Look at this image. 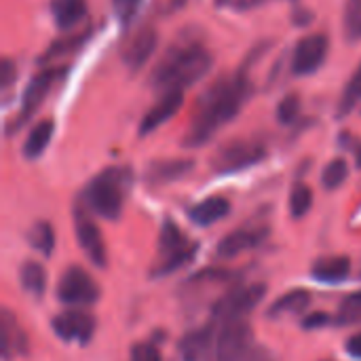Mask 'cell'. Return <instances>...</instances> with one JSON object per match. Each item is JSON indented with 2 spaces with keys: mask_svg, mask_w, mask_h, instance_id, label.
<instances>
[{
  "mask_svg": "<svg viewBox=\"0 0 361 361\" xmlns=\"http://www.w3.org/2000/svg\"><path fill=\"white\" fill-rule=\"evenodd\" d=\"M195 167V161L190 159H167V161H157L148 165L146 169V180L150 184H169L176 180H182L188 176Z\"/></svg>",
  "mask_w": 361,
  "mask_h": 361,
  "instance_id": "e0dca14e",
  "label": "cell"
},
{
  "mask_svg": "<svg viewBox=\"0 0 361 361\" xmlns=\"http://www.w3.org/2000/svg\"><path fill=\"white\" fill-rule=\"evenodd\" d=\"M159 264L152 269L154 277H165L178 269H182L184 264H188L192 260V256L197 254V245L190 243L186 239V235L180 231V226L171 220H167L161 228V237H159Z\"/></svg>",
  "mask_w": 361,
  "mask_h": 361,
  "instance_id": "277c9868",
  "label": "cell"
},
{
  "mask_svg": "<svg viewBox=\"0 0 361 361\" xmlns=\"http://www.w3.org/2000/svg\"><path fill=\"white\" fill-rule=\"evenodd\" d=\"M53 76H55V74H53L51 70H42V72H38V74L27 82V87H25V91H23V97H21L19 121L15 123V127H19L25 118H30V116L40 108V104L44 102L49 89H51V85H53Z\"/></svg>",
  "mask_w": 361,
  "mask_h": 361,
  "instance_id": "2e32d148",
  "label": "cell"
},
{
  "mask_svg": "<svg viewBox=\"0 0 361 361\" xmlns=\"http://www.w3.org/2000/svg\"><path fill=\"white\" fill-rule=\"evenodd\" d=\"M361 102V61L360 66L355 68V72L351 74L345 91H343V97L338 102V118H345L349 112L355 110V106Z\"/></svg>",
  "mask_w": 361,
  "mask_h": 361,
  "instance_id": "d4e9b609",
  "label": "cell"
},
{
  "mask_svg": "<svg viewBox=\"0 0 361 361\" xmlns=\"http://www.w3.org/2000/svg\"><path fill=\"white\" fill-rule=\"evenodd\" d=\"M345 349H347V353H349L351 357H355V360H361V332H360V334H353V336H351V338L347 341Z\"/></svg>",
  "mask_w": 361,
  "mask_h": 361,
  "instance_id": "8d00e7d4",
  "label": "cell"
},
{
  "mask_svg": "<svg viewBox=\"0 0 361 361\" xmlns=\"http://www.w3.org/2000/svg\"><path fill=\"white\" fill-rule=\"evenodd\" d=\"M182 104H184V91L182 89L163 91V97L144 114V118L140 123V135H148V133L157 131L161 125H165L167 121H171L180 112Z\"/></svg>",
  "mask_w": 361,
  "mask_h": 361,
  "instance_id": "7c38bea8",
  "label": "cell"
},
{
  "mask_svg": "<svg viewBox=\"0 0 361 361\" xmlns=\"http://www.w3.org/2000/svg\"><path fill=\"white\" fill-rule=\"evenodd\" d=\"M51 13L59 30H70L82 21L87 13V0H53Z\"/></svg>",
  "mask_w": 361,
  "mask_h": 361,
  "instance_id": "603a6c76",
  "label": "cell"
},
{
  "mask_svg": "<svg viewBox=\"0 0 361 361\" xmlns=\"http://www.w3.org/2000/svg\"><path fill=\"white\" fill-rule=\"evenodd\" d=\"M313 207V190L307 184H296L290 192V214L292 218H305Z\"/></svg>",
  "mask_w": 361,
  "mask_h": 361,
  "instance_id": "83f0119b",
  "label": "cell"
},
{
  "mask_svg": "<svg viewBox=\"0 0 361 361\" xmlns=\"http://www.w3.org/2000/svg\"><path fill=\"white\" fill-rule=\"evenodd\" d=\"M267 148L258 142H245V140H235L218 150V154L212 161V167L220 176L237 173L243 169H250L264 161Z\"/></svg>",
  "mask_w": 361,
  "mask_h": 361,
  "instance_id": "8992f818",
  "label": "cell"
},
{
  "mask_svg": "<svg viewBox=\"0 0 361 361\" xmlns=\"http://www.w3.org/2000/svg\"><path fill=\"white\" fill-rule=\"evenodd\" d=\"M19 279H21V286L27 294L40 298L47 290V271L42 264L30 260L21 267V273H19Z\"/></svg>",
  "mask_w": 361,
  "mask_h": 361,
  "instance_id": "cb8c5ba5",
  "label": "cell"
},
{
  "mask_svg": "<svg viewBox=\"0 0 361 361\" xmlns=\"http://www.w3.org/2000/svg\"><path fill=\"white\" fill-rule=\"evenodd\" d=\"M51 328L57 334V338L66 343L87 345L95 334V317L82 309H72V311H63L55 315L51 322Z\"/></svg>",
  "mask_w": 361,
  "mask_h": 361,
  "instance_id": "8fae6325",
  "label": "cell"
},
{
  "mask_svg": "<svg viewBox=\"0 0 361 361\" xmlns=\"http://www.w3.org/2000/svg\"><path fill=\"white\" fill-rule=\"evenodd\" d=\"M231 214V201L226 197H207L190 207L188 218L197 226H212Z\"/></svg>",
  "mask_w": 361,
  "mask_h": 361,
  "instance_id": "ac0fdd59",
  "label": "cell"
},
{
  "mask_svg": "<svg viewBox=\"0 0 361 361\" xmlns=\"http://www.w3.org/2000/svg\"><path fill=\"white\" fill-rule=\"evenodd\" d=\"M328 51H330V40L326 34H309L300 38L292 53V72L296 76L315 74L326 63Z\"/></svg>",
  "mask_w": 361,
  "mask_h": 361,
  "instance_id": "30bf717a",
  "label": "cell"
},
{
  "mask_svg": "<svg viewBox=\"0 0 361 361\" xmlns=\"http://www.w3.org/2000/svg\"><path fill=\"white\" fill-rule=\"evenodd\" d=\"M0 332H2V357L8 361L15 353H25V336L17 324V319L11 315V311H2L0 319Z\"/></svg>",
  "mask_w": 361,
  "mask_h": 361,
  "instance_id": "ffe728a7",
  "label": "cell"
},
{
  "mask_svg": "<svg viewBox=\"0 0 361 361\" xmlns=\"http://www.w3.org/2000/svg\"><path fill=\"white\" fill-rule=\"evenodd\" d=\"M347 178H349V165L345 159H332L322 171V184L326 190L341 188L347 182Z\"/></svg>",
  "mask_w": 361,
  "mask_h": 361,
  "instance_id": "4316f807",
  "label": "cell"
},
{
  "mask_svg": "<svg viewBox=\"0 0 361 361\" xmlns=\"http://www.w3.org/2000/svg\"><path fill=\"white\" fill-rule=\"evenodd\" d=\"M345 27L349 38H360L361 34V0H347L345 4Z\"/></svg>",
  "mask_w": 361,
  "mask_h": 361,
  "instance_id": "f546056e",
  "label": "cell"
},
{
  "mask_svg": "<svg viewBox=\"0 0 361 361\" xmlns=\"http://www.w3.org/2000/svg\"><path fill=\"white\" fill-rule=\"evenodd\" d=\"M53 131H55V123L53 121L44 118V121L36 123L30 129V133H27V137L23 142V157L25 159H38L47 150V146L51 144Z\"/></svg>",
  "mask_w": 361,
  "mask_h": 361,
  "instance_id": "7402d4cb",
  "label": "cell"
},
{
  "mask_svg": "<svg viewBox=\"0 0 361 361\" xmlns=\"http://www.w3.org/2000/svg\"><path fill=\"white\" fill-rule=\"evenodd\" d=\"M267 235H269V228H260V226L235 231V233L226 235V237L218 243L216 256L222 258V260L237 258V256H241L243 252L258 247V245L267 239Z\"/></svg>",
  "mask_w": 361,
  "mask_h": 361,
  "instance_id": "5bb4252c",
  "label": "cell"
},
{
  "mask_svg": "<svg viewBox=\"0 0 361 361\" xmlns=\"http://www.w3.org/2000/svg\"><path fill=\"white\" fill-rule=\"evenodd\" d=\"M267 296V286L264 283H252L237 288L228 294H224L212 309L214 322H233V319H245L250 311H254Z\"/></svg>",
  "mask_w": 361,
  "mask_h": 361,
  "instance_id": "5b68a950",
  "label": "cell"
},
{
  "mask_svg": "<svg viewBox=\"0 0 361 361\" xmlns=\"http://www.w3.org/2000/svg\"><path fill=\"white\" fill-rule=\"evenodd\" d=\"M186 2H188V0H169V4H171V8H173V11L182 8V6H184Z\"/></svg>",
  "mask_w": 361,
  "mask_h": 361,
  "instance_id": "f35d334b",
  "label": "cell"
},
{
  "mask_svg": "<svg viewBox=\"0 0 361 361\" xmlns=\"http://www.w3.org/2000/svg\"><path fill=\"white\" fill-rule=\"evenodd\" d=\"M159 47V34L154 27H142L133 38L131 42L127 44L125 53H123V61L127 63V68L131 72H137L142 70L148 59L152 57V53L157 51Z\"/></svg>",
  "mask_w": 361,
  "mask_h": 361,
  "instance_id": "9a60e30c",
  "label": "cell"
},
{
  "mask_svg": "<svg viewBox=\"0 0 361 361\" xmlns=\"http://www.w3.org/2000/svg\"><path fill=\"white\" fill-rule=\"evenodd\" d=\"M351 275V260L347 256L322 258L313 264L311 277L319 283H341Z\"/></svg>",
  "mask_w": 361,
  "mask_h": 361,
  "instance_id": "d6986e66",
  "label": "cell"
},
{
  "mask_svg": "<svg viewBox=\"0 0 361 361\" xmlns=\"http://www.w3.org/2000/svg\"><path fill=\"white\" fill-rule=\"evenodd\" d=\"M311 305V292L307 290H292L288 294H283L281 298H277L271 309H269V317H288V315H298L305 313Z\"/></svg>",
  "mask_w": 361,
  "mask_h": 361,
  "instance_id": "44dd1931",
  "label": "cell"
},
{
  "mask_svg": "<svg viewBox=\"0 0 361 361\" xmlns=\"http://www.w3.org/2000/svg\"><path fill=\"white\" fill-rule=\"evenodd\" d=\"M252 345L256 341L245 319L224 322L216 332V361H237Z\"/></svg>",
  "mask_w": 361,
  "mask_h": 361,
  "instance_id": "ba28073f",
  "label": "cell"
},
{
  "mask_svg": "<svg viewBox=\"0 0 361 361\" xmlns=\"http://www.w3.org/2000/svg\"><path fill=\"white\" fill-rule=\"evenodd\" d=\"M264 2H269V0H235V6H237L239 11H252V8L262 6Z\"/></svg>",
  "mask_w": 361,
  "mask_h": 361,
  "instance_id": "74e56055",
  "label": "cell"
},
{
  "mask_svg": "<svg viewBox=\"0 0 361 361\" xmlns=\"http://www.w3.org/2000/svg\"><path fill=\"white\" fill-rule=\"evenodd\" d=\"M252 95V80H250V70L241 66L235 74L218 78L214 85H209L192 112V123L190 129L184 137V146L197 148L207 144L214 133L231 123L245 102Z\"/></svg>",
  "mask_w": 361,
  "mask_h": 361,
  "instance_id": "6da1fadb",
  "label": "cell"
},
{
  "mask_svg": "<svg viewBox=\"0 0 361 361\" xmlns=\"http://www.w3.org/2000/svg\"><path fill=\"white\" fill-rule=\"evenodd\" d=\"M15 78H17V68H15V63H13L11 59H2V63H0V85L6 89V87L13 85Z\"/></svg>",
  "mask_w": 361,
  "mask_h": 361,
  "instance_id": "e575fe53",
  "label": "cell"
},
{
  "mask_svg": "<svg viewBox=\"0 0 361 361\" xmlns=\"http://www.w3.org/2000/svg\"><path fill=\"white\" fill-rule=\"evenodd\" d=\"M328 322H330V317L326 313H311L302 319V326H305V330H317V328H324Z\"/></svg>",
  "mask_w": 361,
  "mask_h": 361,
  "instance_id": "d590c367",
  "label": "cell"
},
{
  "mask_svg": "<svg viewBox=\"0 0 361 361\" xmlns=\"http://www.w3.org/2000/svg\"><path fill=\"white\" fill-rule=\"evenodd\" d=\"M216 2V6H224V4H228L231 0H214Z\"/></svg>",
  "mask_w": 361,
  "mask_h": 361,
  "instance_id": "ab89813d",
  "label": "cell"
},
{
  "mask_svg": "<svg viewBox=\"0 0 361 361\" xmlns=\"http://www.w3.org/2000/svg\"><path fill=\"white\" fill-rule=\"evenodd\" d=\"M182 361H216L214 328H199L188 332L178 345Z\"/></svg>",
  "mask_w": 361,
  "mask_h": 361,
  "instance_id": "4fadbf2b",
  "label": "cell"
},
{
  "mask_svg": "<svg viewBox=\"0 0 361 361\" xmlns=\"http://www.w3.org/2000/svg\"><path fill=\"white\" fill-rule=\"evenodd\" d=\"M74 226H76V239L80 250L85 252V256L91 260V264L104 269L108 264V252H106V243L104 237L97 228V224L91 218V209L85 205H76L74 209Z\"/></svg>",
  "mask_w": 361,
  "mask_h": 361,
  "instance_id": "9c48e42d",
  "label": "cell"
},
{
  "mask_svg": "<svg viewBox=\"0 0 361 361\" xmlns=\"http://www.w3.org/2000/svg\"><path fill=\"white\" fill-rule=\"evenodd\" d=\"M131 361H163V357H161V351L154 345L142 343V345H135L131 349Z\"/></svg>",
  "mask_w": 361,
  "mask_h": 361,
  "instance_id": "d6a6232c",
  "label": "cell"
},
{
  "mask_svg": "<svg viewBox=\"0 0 361 361\" xmlns=\"http://www.w3.org/2000/svg\"><path fill=\"white\" fill-rule=\"evenodd\" d=\"M237 361H275V357H273V353L267 351L264 347L252 345V347H250V349H247Z\"/></svg>",
  "mask_w": 361,
  "mask_h": 361,
  "instance_id": "836d02e7",
  "label": "cell"
},
{
  "mask_svg": "<svg viewBox=\"0 0 361 361\" xmlns=\"http://www.w3.org/2000/svg\"><path fill=\"white\" fill-rule=\"evenodd\" d=\"M30 243L42 256H51L55 250V228L49 222H36L30 231Z\"/></svg>",
  "mask_w": 361,
  "mask_h": 361,
  "instance_id": "484cf974",
  "label": "cell"
},
{
  "mask_svg": "<svg viewBox=\"0 0 361 361\" xmlns=\"http://www.w3.org/2000/svg\"><path fill=\"white\" fill-rule=\"evenodd\" d=\"M140 6H142V0H112L114 15H116V19L121 21L123 27L131 25V21L135 19Z\"/></svg>",
  "mask_w": 361,
  "mask_h": 361,
  "instance_id": "4dcf8cb0",
  "label": "cell"
},
{
  "mask_svg": "<svg viewBox=\"0 0 361 361\" xmlns=\"http://www.w3.org/2000/svg\"><path fill=\"white\" fill-rule=\"evenodd\" d=\"M127 186H129V176L125 169L118 167L104 169L87 184L82 192L85 205L93 214L102 216L104 220H118L123 212Z\"/></svg>",
  "mask_w": 361,
  "mask_h": 361,
  "instance_id": "3957f363",
  "label": "cell"
},
{
  "mask_svg": "<svg viewBox=\"0 0 361 361\" xmlns=\"http://www.w3.org/2000/svg\"><path fill=\"white\" fill-rule=\"evenodd\" d=\"M212 63L214 57L203 44L184 38L163 55V59L152 70L150 82L161 91H171V89L184 91V87L199 82L212 70Z\"/></svg>",
  "mask_w": 361,
  "mask_h": 361,
  "instance_id": "7a4b0ae2",
  "label": "cell"
},
{
  "mask_svg": "<svg viewBox=\"0 0 361 361\" xmlns=\"http://www.w3.org/2000/svg\"><path fill=\"white\" fill-rule=\"evenodd\" d=\"M338 324H343V326L361 324V300L349 296V298L343 302V307H341V311H338Z\"/></svg>",
  "mask_w": 361,
  "mask_h": 361,
  "instance_id": "1f68e13d",
  "label": "cell"
},
{
  "mask_svg": "<svg viewBox=\"0 0 361 361\" xmlns=\"http://www.w3.org/2000/svg\"><path fill=\"white\" fill-rule=\"evenodd\" d=\"M300 116V97L296 93L286 95L277 106V121L281 125H292Z\"/></svg>",
  "mask_w": 361,
  "mask_h": 361,
  "instance_id": "f1b7e54d",
  "label": "cell"
},
{
  "mask_svg": "<svg viewBox=\"0 0 361 361\" xmlns=\"http://www.w3.org/2000/svg\"><path fill=\"white\" fill-rule=\"evenodd\" d=\"M57 298L68 307H91L99 300V288L85 269L70 267L57 283Z\"/></svg>",
  "mask_w": 361,
  "mask_h": 361,
  "instance_id": "52a82bcc",
  "label": "cell"
}]
</instances>
